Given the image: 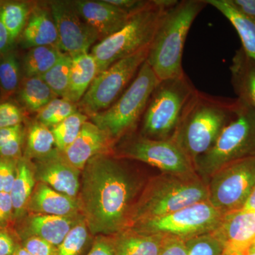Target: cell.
Segmentation results:
<instances>
[{"label":"cell","mask_w":255,"mask_h":255,"mask_svg":"<svg viewBox=\"0 0 255 255\" xmlns=\"http://www.w3.org/2000/svg\"><path fill=\"white\" fill-rule=\"evenodd\" d=\"M228 18L241 38L243 50L249 58L255 60V21L243 14L231 0H204Z\"/></svg>","instance_id":"cell-23"},{"label":"cell","mask_w":255,"mask_h":255,"mask_svg":"<svg viewBox=\"0 0 255 255\" xmlns=\"http://www.w3.org/2000/svg\"><path fill=\"white\" fill-rule=\"evenodd\" d=\"M18 90L20 102L31 112H38L58 97L40 77H25Z\"/></svg>","instance_id":"cell-26"},{"label":"cell","mask_w":255,"mask_h":255,"mask_svg":"<svg viewBox=\"0 0 255 255\" xmlns=\"http://www.w3.org/2000/svg\"><path fill=\"white\" fill-rule=\"evenodd\" d=\"M20 65L14 52L0 55V95L2 99L9 98L19 88Z\"/></svg>","instance_id":"cell-29"},{"label":"cell","mask_w":255,"mask_h":255,"mask_svg":"<svg viewBox=\"0 0 255 255\" xmlns=\"http://www.w3.org/2000/svg\"><path fill=\"white\" fill-rule=\"evenodd\" d=\"M236 9L255 21V0H231Z\"/></svg>","instance_id":"cell-45"},{"label":"cell","mask_w":255,"mask_h":255,"mask_svg":"<svg viewBox=\"0 0 255 255\" xmlns=\"http://www.w3.org/2000/svg\"><path fill=\"white\" fill-rule=\"evenodd\" d=\"M241 209L255 211V187L253 188V191H251Z\"/></svg>","instance_id":"cell-48"},{"label":"cell","mask_w":255,"mask_h":255,"mask_svg":"<svg viewBox=\"0 0 255 255\" xmlns=\"http://www.w3.org/2000/svg\"><path fill=\"white\" fill-rule=\"evenodd\" d=\"M88 121V117L78 111L66 119L51 128L56 148L63 152L71 145L81 131L83 124Z\"/></svg>","instance_id":"cell-30"},{"label":"cell","mask_w":255,"mask_h":255,"mask_svg":"<svg viewBox=\"0 0 255 255\" xmlns=\"http://www.w3.org/2000/svg\"><path fill=\"white\" fill-rule=\"evenodd\" d=\"M255 156V110L236 99L234 114L214 145L194 161L196 173L208 181L224 166Z\"/></svg>","instance_id":"cell-6"},{"label":"cell","mask_w":255,"mask_h":255,"mask_svg":"<svg viewBox=\"0 0 255 255\" xmlns=\"http://www.w3.org/2000/svg\"><path fill=\"white\" fill-rule=\"evenodd\" d=\"M159 80L147 61L133 81L107 110L90 117L91 122L107 132L114 142L131 131L143 115Z\"/></svg>","instance_id":"cell-8"},{"label":"cell","mask_w":255,"mask_h":255,"mask_svg":"<svg viewBox=\"0 0 255 255\" xmlns=\"http://www.w3.org/2000/svg\"><path fill=\"white\" fill-rule=\"evenodd\" d=\"M23 114L17 105L12 102H0V128L16 127L22 123Z\"/></svg>","instance_id":"cell-36"},{"label":"cell","mask_w":255,"mask_h":255,"mask_svg":"<svg viewBox=\"0 0 255 255\" xmlns=\"http://www.w3.org/2000/svg\"><path fill=\"white\" fill-rule=\"evenodd\" d=\"M159 255H188L187 241L175 238H167Z\"/></svg>","instance_id":"cell-42"},{"label":"cell","mask_w":255,"mask_h":255,"mask_svg":"<svg viewBox=\"0 0 255 255\" xmlns=\"http://www.w3.org/2000/svg\"><path fill=\"white\" fill-rule=\"evenodd\" d=\"M34 167L36 182L43 183L71 197L78 198L82 172L69 163L58 149L38 159Z\"/></svg>","instance_id":"cell-15"},{"label":"cell","mask_w":255,"mask_h":255,"mask_svg":"<svg viewBox=\"0 0 255 255\" xmlns=\"http://www.w3.org/2000/svg\"><path fill=\"white\" fill-rule=\"evenodd\" d=\"M18 159L0 158V192L9 194L16 175Z\"/></svg>","instance_id":"cell-37"},{"label":"cell","mask_w":255,"mask_h":255,"mask_svg":"<svg viewBox=\"0 0 255 255\" xmlns=\"http://www.w3.org/2000/svg\"><path fill=\"white\" fill-rule=\"evenodd\" d=\"M213 233L223 243L221 255H246L255 241V211L226 213Z\"/></svg>","instance_id":"cell-14"},{"label":"cell","mask_w":255,"mask_h":255,"mask_svg":"<svg viewBox=\"0 0 255 255\" xmlns=\"http://www.w3.org/2000/svg\"><path fill=\"white\" fill-rule=\"evenodd\" d=\"M31 11L28 3L23 1L0 2V18L9 35L11 45L22 33Z\"/></svg>","instance_id":"cell-28"},{"label":"cell","mask_w":255,"mask_h":255,"mask_svg":"<svg viewBox=\"0 0 255 255\" xmlns=\"http://www.w3.org/2000/svg\"><path fill=\"white\" fill-rule=\"evenodd\" d=\"M117 157L145 162L164 174L178 176L197 174L191 159L172 138L156 140L142 135L133 137L122 145Z\"/></svg>","instance_id":"cell-12"},{"label":"cell","mask_w":255,"mask_h":255,"mask_svg":"<svg viewBox=\"0 0 255 255\" xmlns=\"http://www.w3.org/2000/svg\"><path fill=\"white\" fill-rule=\"evenodd\" d=\"M55 145V138L50 128L40 122L29 128L27 136V152L31 157L42 158L49 155Z\"/></svg>","instance_id":"cell-31"},{"label":"cell","mask_w":255,"mask_h":255,"mask_svg":"<svg viewBox=\"0 0 255 255\" xmlns=\"http://www.w3.org/2000/svg\"><path fill=\"white\" fill-rule=\"evenodd\" d=\"M21 246L32 255H56L58 247L36 236L24 238Z\"/></svg>","instance_id":"cell-38"},{"label":"cell","mask_w":255,"mask_h":255,"mask_svg":"<svg viewBox=\"0 0 255 255\" xmlns=\"http://www.w3.org/2000/svg\"><path fill=\"white\" fill-rule=\"evenodd\" d=\"M98 74L95 58L90 53L73 58L65 100L78 105Z\"/></svg>","instance_id":"cell-24"},{"label":"cell","mask_w":255,"mask_h":255,"mask_svg":"<svg viewBox=\"0 0 255 255\" xmlns=\"http://www.w3.org/2000/svg\"><path fill=\"white\" fill-rule=\"evenodd\" d=\"M115 255H159L167 236L146 234L127 228L113 235Z\"/></svg>","instance_id":"cell-20"},{"label":"cell","mask_w":255,"mask_h":255,"mask_svg":"<svg viewBox=\"0 0 255 255\" xmlns=\"http://www.w3.org/2000/svg\"><path fill=\"white\" fill-rule=\"evenodd\" d=\"M246 255H255V245H252L251 248L248 250V253Z\"/></svg>","instance_id":"cell-50"},{"label":"cell","mask_w":255,"mask_h":255,"mask_svg":"<svg viewBox=\"0 0 255 255\" xmlns=\"http://www.w3.org/2000/svg\"><path fill=\"white\" fill-rule=\"evenodd\" d=\"M230 70L238 99L255 110V60L240 48L233 58Z\"/></svg>","instance_id":"cell-22"},{"label":"cell","mask_w":255,"mask_h":255,"mask_svg":"<svg viewBox=\"0 0 255 255\" xmlns=\"http://www.w3.org/2000/svg\"><path fill=\"white\" fill-rule=\"evenodd\" d=\"M188 255H221L223 245L213 233L187 241Z\"/></svg>","instance_id":"cell-35"},{"label":"cell","mask_w":255,"mask_h":255,"mask_svg":"<svg viewBox=\"0 0 255 255\" xmlns=\"http://www.w3.org/2000/svg\"><path fill=\"white\" fill-rule=\"evenodd\" d=\"M223 214L209 200L196 203L158 219L133 225L131 229L146 234H160L189 241L216 231Z\"/></svg>","instance_id":"cell-9"},{"label":"cell","mask_w":255,"mask_h":255,"mask_svg":"<svg viewBox=\"0 0 255 255\" xmlns=\"http://www.w3.org/2000/svg\"><path fill=\"white\" fill-rule=\"evenodd\" d=\"M13 255H32L21 245L18 244Z\"/></svg>","instance_id":"cell-49"},{"label":"cell","mask_w":255,"mask_h":255,"mask_svg":"<svg viewBox=\"0 0 255 255\" xmlns=\"http://www.w3.org/2000/svg\"><path fill=\"white\" fill-rule=\"evenodd\" d=\"M23 131L22 124L16 126V127L2 128H0V142L11 138L20 132Z\"/></svg>","instance_id":"cell-47"},{"label":"cell","mask_w":255,"mask_h":255,"mask_svg":"<svg viewBox=\"0 0 255 255\" xmlns=\"http://www.w3.org/2000/svg\"><path fill=\"white\" fill-rule=\"evenodd\" d=\"M177 1L152 0L145 9L132 15L122 29L93 46L90 53L95 58L98 74L119 60L150 46L162 16Z\"/></svg>","instance_id":"cell-5"},{"label":"cell","mask_w":255,"mask_h":255,"mask_svg":"<svg viewBox=\"0 0 255 255\" xmlns=\"http://www.w3.org/2000/svg\"><path fill=\"white\" fill-rule=\"evenodd\" d=\"M253 245H255V241H254V243H253Z\"/></svg>","instance_id":"cell-51"},{"label":"cell","mask_w":255,"mask_h":255,"mask_svg":"<svg viewBox=\"0 0 255 255\" xmlns=\"http://www.w3.org/2000/svg\"><path fill=\"white\" fill-rule=\"evenodd\" d=\"M86 255H115L113 236H97Z\"/></svg>","instance_id":"cell-40"},{"label":"cell","mask_w":255,"mask_h":255,"mask_svg":"<svg viewBox=\"0 0 255 255\" xmlns=\"http://www.w3.org/2000/svg\"><path fill=\"white\" fill-rule=\"evenodd\" d=\"M209 201L223 214L241 209L255 187V156L236 161L208 179Z\"/></svg>","instance_id":"cell-11"},{"label":"cell","mask_w":255,"mask_h":255,"mask_svg":"<svg viewBox=\"0 0 255 255\" xmlns=\"http://www.w3.org/2000/svg\"><path fill=\"white\" fill-rule=\"evenodd\" d=\"M77 105L65 99L57 97L38 111L37 119L38 122L51 128L78 112Z\"/></svg>","instance_id":"cell-33"},{"label":"cell","mask_w":255,"mask_h":255,"mask_svg":"<svg viewBox=\"0 0 255 255\" xmlns=\"http://www.w3.org/2000/svg\"><path fill=\"white\" fill-rule=\"evenodd\" d=\"M89 233L87 223L82 218L58 246L56 255H81L86 248Z\"/></svg>","instance_id":"cell-34"},{"label":"cell","mask_w":255,"mask_h":255,"mask_svg":"<svg viewBox=\"0 0 255 255\" xmlns=\"http://www.w3.org/2000/svg\"><path fill=\"white\" fill-rule=\"evenodd\" d=\"M22 38L23 43L28 48L39 46L58 48V31L51 13L50 14L46 9L41 8L32 9L22 31Z\"/></svg>","instance_id":"cell-21"},{"label":"cell","mask_w":255,"mask_h":255,"mask_svg":"<svg viewBox=\"0 0 255 255\" xmlns=\"http://www.w3.org/2000/svg\"><path fill=\"white\" fill-rule=\"evenodd\" d=\"M72 62L71 57L64 54L53 68L40 77L60 98L65 99L68 92Z\"/></svg>","instance_id":"cell-32"},{"label":"cell","mask_w":255,"mask_h":255,"mask_svg":"<svg viewBox=\"0 0 255 255\" xmlns=\"http://www.w3.org/2000/svg\"><path fill=\"white\" fill-rule=\"evenodd\" d=\"M196 90L185 73L159 80L142 115L141 135L156 140L170 139Z\"/></svg>","instance_id":"cell-7"},{"label":"cell","mask_w":255,"mask_h":255,"mask_svg":"<svg viewBox=\"0 0 255 255\" xmlns=\"http://www.w3.org/2000/svg\"><path fill=\"white\" fill-rule=\"evenodd\" d=\"M18 245L11 235L0 228V255H13Z\"/></svg>","instance_id":"cell-44"},{"label":"cell","mask_w":255,"mask_h":255,"mask_svg":"<svg viewBox=\"0 0 255 255\" xmlns=\"http://www.w3.org/2000/svg\"><path fill=\"white\" fill-rule=\"evenodd\" d=\"M83 218L77 216H57L31 214L25 223V238L36 236L58 247L64 238Z\"/></svg>","instance_id":"cell-19"},{"label":"cell","mask_w":255,"mask_h":255,"mask_svg":"<svg viewBox=\"0 0 255 255\" xmlns=\"http://www.w3.org/2000/svg\"><path fill=\"white\" fill-rule=\"evenodd\" d=\"M208 200V182L199 174H159L151 178L142 187L132 206L128 228Z\"/></svg>","instance_id":"cell-3"},{"label":"cell","mask_w":255,"mask_h":255,"mask_svg":"<svg viewBox=\"0 0 255 255\" xmlns=\"http://www.w3.org/2000/svg\"><path fill=\"white\" fill-rule=\"evenodd\" d=\"M11 46L9 35L0 18V55L9 51Z\"/></svg>","instance_id":"cell-46"},{"label":"cell","mask_w":255,"mask_h":255,"mask_svg":"<svg viewBox=\"0 0 255 255\" xmlns=\"http://www.w3.org/2000/svg\"><path fill=\"white\" fill-rule=\"evenodd\" d=\"M31 214L57 216H77L81 214L78 198L55 191L43 183L37 182L27 206Z\"/></svg>","instance_id":"cell-18"},{"label":"cell","mask_w":255,"mask_h":255,"mask_svg":"<svg viewBox=\"0 0 255 255\" xmlns=\"http://www.w3.org/2000/svg\"><path fill=\"white\" fill-rule=\"evenodd\" d=\"M23 131L0 142V158L18 159L21 157Z\"/></svg>","instance_id":"cell-39"},{"label":"cell","mask_w":255,"mask_h":255,"mask_svg":"<svg viewBox=\"0 0 255 255\" xmlns=\"http://www.w3.org/2000/svg\"><path fill=\"white\" fill-rule=\"evenodd\" d=\"M65 53L55 46L32 48L23 59V68L28 78L41 77L58 63Z\"/></svg>","instance_id":"cell-27"},{"label":"cell","mask_w":255,"mask_h":255,"mask_svg":"<svg viewBox=\"0 0 255 255\" xmlns=\"http://www.w3.org/2000/svg\"><path fill=\"white\" fill-rule=\"evenodd\" d=\"M36 182L34 164L27 157H20L17 160L16 177L9 193L15 218L21 217L26 212Z\"/></svg>","instance_id":"cell-25"},{"label":"cell","mask_w":255,"mask_h":255,"mask_svg":"<svg viewBox=\"0 0 255 255\" xmlns=\"http://www.w3.org/2000/svg\"><path fill=\"white\" fill-rule=\"evenodd\" d=\"M149 46L126 57L97 75L78 104L80 112L92 117L113 105L124 88L136 76L148 55Z\"/></svg>","instance_id":"cell-10"},{"label":"cell","mask_w":255,"mask_h":255,"mask_svg":"<svg viewBox=\"0 0 255 255\" xmlns=\"http://www.w3.org/2000/svg\"><path fill=\"white\" fill-rule=\"evenodd\" d=\"M235 100L220 98L196 90L171 138L193 164L214 145L234 114Z\"/></svg>","instance_id":"cell-2"},{"label":"cell","mask_w":255,"mask_h":255,"mask_svg":"<svg viewBox=\"0 0 255 255\" xmlns=\"http://www.w3.org/2000/svg\"><path fill=\"white\" fill-rule=\"evenodd\" d=\"M206 5L204 0L178 1L162 16L146 61L159 80L181 76L184 43L191 25Z\"/></svg>","instance_id":"cell-4"},{"label":"cell","mask_w":255,"mask_h":255,"mask_svg":"<svg viewBox=\"0 0 255 255\" xmlns=\"http://www.w3.org/2000/svg\"><path fill=\"white\" fill-rule=\"evenodd\" d=\"M14 216V208L11 196L8 193L0 192V226L4 224Z\"/></svg>","instance_id":"cell-43"},{"label":"cell","mask_w":255,"mask_h":255,"mask_svg":"<svg viewBox=\"0 0 255 255\" xmlns=\"http://www.w3.org/2000/svg\"><path fill=\"white\" fill-rule=\"evenodd\" d=\"M73 4L84 22L93 30L100 41L122 29L131 17L106 0H78L73 1Z\"/></svg>","instance_id":"cell-16"},{"label":"cell","mask_w":255,"mask_h":255,"mask_svg":"<svg viewBox=\"0 0 255 255\" xmlns=\"http://www.w3.org/2000/svg\"><path fill=\"white\" fill-rule=\"evenodd\" d=\"M114 144L107 132L87 121L75 141L62 153L69 163L82 172L88 161L96 155H113Z\"/></svg>","instance_id":"cell-17"},{"label":"cell","mask_w":255,"mask_h":255,"mask_svg":"<svg viewBox=\"0 0 255 255\" xmlns=\"http://www.w3.org/2000/svg\"><path fill=\"white\" fill-rule=\"evenodd\" d=\"M110 4L117 6L130 16L136 14L150 5L151 1L144 0H106Z\"/></svg>","instance_id":"cell-41"},{"label":"cell","mask_w":255,"mask_h":255,"mask_svg":"<svg viewBox=\"0 0 255 255\" xmlns=\"http://www.w3.org/2000/svg\"><path fill=\"white\" fill-rule=\"evenodd\" d=\"M50 6L60 50L72 58L89 53L90 47L98 39L77 12L73 1H51Z\"/></svg>","instance_id":"cell-13"},{"label":"cell","mask_w":255,"mask_h":255,"mask_svg":"<svg viewBox=\"0 0 255 255\" xmlns=\"http://www.w3.org/2000/svg\"><path fill=\"white\" fill-rule=\"evenodd\" d=\"M78 199L90 233L113 236L128 228L142 183L113 155H99L82 171Z\"/></svg>","instance_id":"cell-1"}]
</instances>
